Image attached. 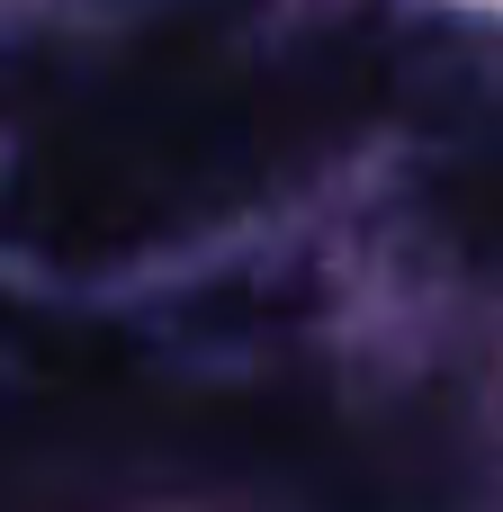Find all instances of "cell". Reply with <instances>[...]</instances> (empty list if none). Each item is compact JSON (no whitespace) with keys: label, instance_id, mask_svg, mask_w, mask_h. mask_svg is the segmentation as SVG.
Listing matches in <instances>:
<instances>
[{"label":"cell","instance_id":"7a4b0ae2","mask_svg":"<svg viewBox=\"0 0 503 512\" xmlns=\"http://www.w3.org/2000/svg\"><path fill=\"white\" fill-rule=\"evenodd\" d=\"M432 225L468 261H503V135L432 171Z\"/></svg>","mask_w":503,"mask_h":512},{"label":"cell","instance_id":"6da1fadb","mask_svg":"<svg viewBox=\"0 0 503 512\" xmlns=\"http://www.w3.org/2000/svg\"><path fill=\"white\" fill-rule=\"evenodd\" d=\"M378 63L369 45H324L306 63H252L216 18L162 27L99 90H81L0 189V234L36 261H117L144 252L243 189H261L288 153L369 117Z\"/></svg>","mask_w":503,"mask_h":512}]
</instances>
